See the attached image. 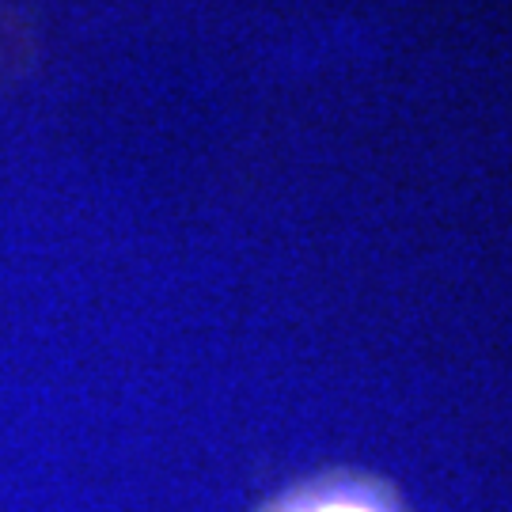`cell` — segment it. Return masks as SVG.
<instances>
[{
  "label": "cell",
  "mask_w": 512,
  "mask_h": 512,
  "mask_svg": "<svg viewBox=\"0 0 512 512\" xmlns=\"http://www.w3.org/2000/svg\"><path fill=\"white\" fill-rule=\"evenodd\" d=\"M270 512H391L361 482H319L277 501Z\"/></svg>",
  "instance_id": "1"
}]
</instances>
